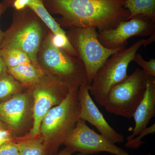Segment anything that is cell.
Listing matches in <instances>:
<instances>
[{"instance_id":"30","label":"cell","mask_w":155,"mask_h":155,"mask_svg":"<svg viewBox=\"0 0 155 155\" xmlns=\"http://www.w3.org/2000/svg\"><path fill=\"white\" fill-rule=\"evenodd\" d=\"M16 155H19V153H17V154H16Z\"/></svg>"},{"instance_id":"20","label":"cell","mask_w":155,"mask_h":155,"mask_svg":"<svg viewBox=\"0 0 155 155\" xmlns=\"http://www.w3.org/2000/svg\"><path fill=\"white\" fill-rule=\"evenodd\" d=\"M155 132V124L154 123L150 127L144 128L134 138L127 141L125 143V146L128 148L137 149L144 143V142L141 140L143 137L149 134H153Z\"/></svg>"},{"instance_id":"14","label":"cell","mask_w":155,"mask_h":155,"mask_svg":"<svg viewBox=\"0 0 155 155\" xmlns=\"http://www.w3.org/2000/svg\"><path fill=\"white\" fill-rule=\"evenodd\" d=\"M27 97L24 94L16 95L0 103V118L13 128L21 125L26 114Z\"/></svg>"},{"instance_id":"29","label":"cell","mask_w":155,"mask_h":155,"mask_svg":"<svg viewBox=\"0 0 155 155\" xmlns=\"http://www.w3.org/2000/svg\"><path fill=\"white\" fill-rule=\"evenodd\" d=\"M146 155H152L150 153H149L147 154Z\"/></svg>"},{"instance_id":"2","label":"cell","mask_w":155,"mask_h":155,"mask_svg":"<svg viewBox=\"0 0 155 155\" xmlns=\"http://www.w3.org/2000/svg\"><path fill=\"white\" fill-rule=\"evenodd\" d=\"M48 29L41 19L28 8L14 10L12 24L5 32L0 49L15 48L21 50L28 55L34 64L39 67L37 57L42 42L50 31Z\"/></svg>"},{"instance_id":"28","label":"cell","mask_w":155,"mask_h":155,"mask_svg":"<svg viewBox=\"0 0 155 155\" xmlns=\"http://www.w3.org/2000/svg\"><path fill=\"white\" fill-rule=\"evenodd\" d=\"M0 129H4V125L1 121H0Z\"/></svg>"},{"instance_id":"26","label":"cell","mask_w":155,"mask_h":155,"mask_svg":"<svg viewBox=\"0 0 155 155\" xmlns=\"http://www.w3.org/2000/svg\"><path fill=\"white\" fill-rule=\"evenodd\" d=\"M73 152L71 150L69 149L68 148L63 150L60 152L57 155H72ZM75 155H84L81 153H79L78 154Z\"/></svg>"},{"instance_id":"10","label":"cell","mask_w":155,"mask_h":155,"mask_svg":"<svg viewBox=\"0 0 155 155\" xmlns=\"http://www.w3.org/2000/svg\"><path fill=\"white\" fill-rule=\"evenodd\" d=\"M44 76L34 85L33 124L29 134L31 137L38 134L45 116L53 106L59 104L66 97L69 91L58 77L53 80L50 87L45 82Z\"/></svg>"},{"instance_id":"21","label":"cell","mask_w":155,"mask_h":155,"mask_svg":"<svg viewBox=\"0 0 155 155\" xmlns=\"http://www.w3.org/2000/svg\"><path fill=\"white\" fill-rule=\"evenodd\" d=\"M133 61L140 66L142 69L148 75L155 77V59H150V61H146L142 56L138 53H136L134 58Z\"/></svg>"},{"instance_id":"11","label":"cell","mask_w":155,"mask_h":155,"mask_svg":"<svg viewBox=\"0 0 155 155\" xmlns=\"http://www.w3.org/2000/svg\"><path fill=\"white\" fill-rule=\"evenodd\" d=\"M78 97L80 105V119L93 125L101 134L114 143H121L124 141V136L118 133L109 125L91 98L88 84H83L79 87Z\"/></svg>"},{"instance_id":"15","label":"cell","mask_w":155,"mask_h":155,"mask_svg":"<svg viewBox=\"0 0 155 155\" xmlns=\"http://www.w3.org/2000/svg\"><path fill=\"white\" fill-rule=\"evenodd\" d=\"M7 69L16 80L29 86L38 83L45 75L44 71L33 63L22 64Z\"/></svg>"},{"instance_id":"9","label":"cell","mask_w":155,"mask_h":155,"mask_svg":"<svg viewBox=\"0 0 155 155\" xmlns=\"http://www.w3.org/2000/svg\"><path fill=\"white\" fill-rule=\"evenodd\" d=\"M155 32V21L139 15L119 22L114 28L98 31V38L105 47L115 49L126 47L133 36H150Z\"/></svg>"},{"instance_id":"5","label":"cell","mask_w":155,"mask_h":155,"mask_svg":"<svg viewBox=\"0 0 155 155\" xmlns=\"http://www.w3.org/2000/svg\"><path fill=\"white\" fill-rule=\"evenodd\" d=\"M148 75L137 68L133 73L111 87L104 107L108 113L128 119L133 118L145 92Z\"/></svg>"},{"instance_id":"3","label":"cell","mask_w":155,"mask_h":155,"mask_svg":"<svg viewBox=\"0 0 155 155\" xmlns=\"http://www.w3.org/2000/svg\"><path fill=\"white\" fill-rule=\"evenodd\" d=\"M52 35L49 31L39 49L37 58L39 67L60 78L69 90L78 89L81 85L87 84L82 61L55 46L52 42Z\"/></svg>"},{"instance_id":"31","label":"cell","mask_w":155,"mask_h":155,"mask_svg":"<svg viewBox=\"0 0 155 155\" xmlns=\"http://www.w3.org/2000/svg\"><path fill=\"white\" fill-rule=\"evenodd\" d=\"M123 1L124 2V1H125V0H123Z\"/></svg>"},{"instance_id":"7","label":"cell","mask_w":155,"mask_h":155,"mask_svg":"<svg viewBox=\"0 0 155 155\" xmlns=\"http://www.w3.org/2000/svg\"><path fill=\"white\" fill-rule=\"evenodd\" d=\"M95 27H71L66 32L69 41L83 62L86 70L88 85L97 70L107 59L124 48L110 49L104 47L98 38Z\"/></svg>"},{"instance_id":"16","label":"cell","mask_w":155,"mask_h":155,"mask_svg":"<svg viewBox=\"0 0 155 155\" xmlns=\"http://www.w3.org/2000/svg\"><path fill=\"white\" fill-rule=\"evenodd\" d=\"M123 7L129 11L128 19L141 15L155 21V0H125Z\"/></svg>"},{"instance_id":"6","label":"cell","mask_w":155,"mask_h":155,"mask_svg":"<svg viewBox=\"0 0 155 155\" xmlns=\"http://www.w3.org/2000/svg\"><path fill=\"white\" fill-rule=\"evenodd\" d=\"M78 89L70 90L59 104L52 107L42 121L40 132L45 141L58 146L64 143L78 121L80 105Z\"/></svg>"},{"instance_id":"17","label":"cell","mask_w":155,"mask_h":155,"mask_svg":"<svg viewBox=\"0 0 155 155\" xmlns=\"http://www.w3.org/2000/svg\"><path fill=\"white\" fill-rule=\"evenodd\" d=\"M0 52L7 68L33 63L26 53L18 49L5 48L0 49Z\"/></svg>"},{"instance_id":"24","label":"cell","mask_w":155,"mask_h":155,"mask_svg":"<svg viewBox=\"0 0 155 155\" xmlns=\"http://www.w3.org/2000/svg\"><path fill=\"white\" fill-rule=\"evenodd\" d=\"M8 8L5 5L3 2L0 3V19H1V16L2 14ZM5 32L2 31L0 28V47L2 45V42L3 38H4Z\"/></svg>"},{"instance_id":"18","label":"cell","mask_w":155,"mask_h":155,"mask_svg":"<svg viewBox=\"0 0 155 155\" xmlns=\"http://www.w3.org/2000/svg\"><path fill=\"white\" fill-rule=\"evenodd\" d=\"M20 84L7 71L0 74V100L5 98L19 90Z\"/></svg>"},{"instance_id":"27","label":"cell","mask_w":155,"mask_h":155,"mask_svg":"<svg viewBox=\"0 0 155 155\" xmlns=\"http://www.w3.org/2000/svg\"><path fill=\"white\" fill-rule=\"evenodd\" d=\"M6 67L4 61H3L2 58V55H1V52H0V74L2 73L6 69Z\"/></svg>"},{"instance_id":"1","label":"cell","mask_w":155,"mask_h":155,"mask_svg":"<svg viewBox=\"0 0 155 155\" xmlns=\"http://www.w3.org/2000/svg\"><path fill=\"white\" fill-rule=\"evenodd\" d=\"M50 14L61 27H95L98 31L114 28L128 20L130 14L123 0H43Z\"/></svg>"},{"instance_id":"12","label":"cell","mask_w":155,"mask_h":155,"mask_svg":"<svg viewBox=\"0 0 155 155\" xmlns=\"http://www.w3.org/2000/svg\"><path fill=\"white\" fill-rule=\"evenodd\" d=\"M155 116V77L148 75L145 92L134 114L135 126L133 132L126 139L127 141L134 138L147 127Z\"/></svg>"},{"instance_id":"23","label":"cell","mask_w":155,"mask_h":155,"mask_svg":"<svg viewBox=\"0 0 155 155\" xmlns=\"http://www.w3.org/2000/svg\"><path fill=\"white\" fill-rule=\"evenodd\" d=\"M12 140L11 133L8 130L5 129H0V146Z\"/></svg>"},{"instance_id":"13","label":"cell","mask_w":155,"mask_h":155,"mask_svg":"<svg viewBox=\"0 0 155 155\" xmlns=\"http://www.w3.org/2000/svg\"><path fill=\"white\" fill-rule=\"evenodd\" d=\"M2 2L7 8H13L15 11L28 8L37 15L53 34L66 35V31L46 8L43 0H3Z\"/></svg>"},{"instance_id":"4","label":"cell","mask_w":155,"mask_h":155,"mask_svg":"<svg viewBox=\"0 0 155 155\" xmlns=\"http://www.w3.org/2000/svg\"><path fill=\"white\" fill-rule=\"evenodd\" d=\"M139 40L128 48L126 47L113 54L97 71L88 89L91 95L104 107L109 90L127 77V69L137 51L145 42Z\"/></svg>"},{"instance_id":"22","label":"cell","mask_w":155,"mask_h":155,"mask_svg":"<svg viewBox=\"0 0 155 155\" xmlns=\"http://www.w3.org/2000/svg\"><path fill=\"white\" fill-rule=\"evenodd\" d=\"M18 153L17 143L10 142L0 146V155H16Z\"/></svg>"},{"instance_id":"25","label":"cell","mask_w":155,"mask_h":155,"mask_svg":"<svg viewBox=\"0 0 155 155\" xmlns=\"http://www.w3.org/2000/svg\"><path fill=\"white\" fill-rule=\"evenodd\" d=\"M150 37L148 38L146 40L145 42L143 45L144 47L147 46L148 45H150L153 42L155 41V32L152 34L150 36Z\"/></svg>"},{"instance_id":"19","label":"cell","mask_w":155,"mask_h":155,"mask_svg":"<svg viewBox=\"0 0 155 155\" xmlns=\"http://www.w3.org/2000/svg\"><path fill=\"white\" fill-rule=\"evenodd\" d=\"M19 155H45V146L43 143V139L17 143Z\"/></svg>"},{"instance_id":"8","label":"cell","mask_w":155,"mask_h":155,"mask_svg":"<svg viewBox=\"0 0 155 155\" xmlns=\"http://www.w3.org/2000/svg\"><path fill=\"white\" fill-rule=\"evenodd\" d=\"M63 143L73 152L84 155L107 152L114 155H130L101 134L96 132L79 119Z\"/></svg>"}]
</instances>
